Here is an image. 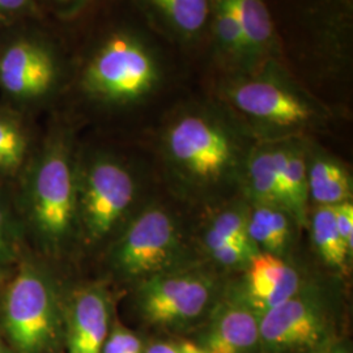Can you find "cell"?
Masks as SVG:
<instances>
[{"label": "cell", "instance_id": "obj_1", "mask_svg": "<svg viewBox=\"0 0 353 353\" xmlns=\"http://www.w3.org/2000/svg\"><path fill=\"white\" fill-rule=\"evenodd\" d=\"M1 325L16 353H52L64 326L57 285L39 265H23L7 284L1 301Z\"/></svg>", "mask_w": 353, "mask_h": 353}, {"label": "cell", "instance_id": "obj_2", "mask_svg": "<svg viewBox=\"0 0 353 353\" xmlns=\"http://www.w3.org/2000/svg\"><path fill=\"white\" fill-rule=\"evenodd\" d=\"M164 145L181 179L202 189L224 183L242 163L240 140L211 114L179 115L168 127Z\"/></svg>", "mask_w": 353, "mask_h": 353}, {"label": "cell", "instance_id": "obj_3", "mask_svg": "<svg viewBox=\"0 0 353 353\" xmlns=\"http://www.w3.org/2000/svg\"><path fill=\"white\" fill-rule=\"evenodd\" d=\"M76 176L67 147L59 141L46 148L28 176V223L49 254L62 252L77 228Z\"/></svg>", "mask_w": 353, "mask_h": 353}, {"label": "cell", "instance_id": "obj_4", "mask_svg": "<svg viewBox=\"0 0 353 353\" xmlns=\"http://www.w3.org/2000/svg\"><path fill=\"white\" fill-rule=\"evenodd\" d=\"M336 334V316L327 292L303 285L290 300L259 319L262 353H322Z\"/></svg>", "mask_w": 353, "mask_h": 353}, {"label": "cell", "instance_id": "obj_5", "mask_svg": "<svg viewBox=\"0 0 353 353\" xmlns=\"http://www.w3.org/2000/svg\"><path fill=\"white\" fill-rule=\"evenodd\" d=\"M219 299L216 278L198 268H170L141 281L137 292L140 316L159 327L194 325L210 314Z\"/></svg>", "mask_w": 353, "mask_h": 353}, {"label": "cell", "instance_id": "obj_6", "mask_svg": "<svg viewBox=\"0 0 353 353\" xmlns=\"http://www.w3.org/2000/svg\"><path fill=\"white\" fill-rule=\"evenodd\" d=\"M135 181L125 165L97 157L76 176V219L85 240L96 243L113 233L135 199Z\"/></svg>", "mask_w": 353, "mask_h": 353}, {"label": "cell", "instance_id": "obj_7", "mask_svg": "<svg viewBox=\"0 0 353 353\" xmlns=\"http://www.w3.org/2000/svg\"><path fill=\"white\" fill-rule=\"evenodd\" d=\"M181 237L176 220L161 207L138 214L114 243L109 265L119 278L144 281L176 267Z\"/></svg>", "mask_w": 353, "mask_h": 353}, {"label": "cell", "instance_id": "obj_8", "mask_svg": "<svg viewBox=\"0 0 353 353\" xmlns=\"http://www.w3.org/2000/svg\"><path fill=\"white\" fill-rule=\"evenodd\" d=\"M156 67L134 38L117 34L97 52L87 71L89 89L109 100L139 99L153 87Z\"/></svg>", "mask_w": 353, "mask_h": 353}, {"label": "cell", "instance_id": "obj_9", "mask_svg": "<svg viewBox=\"0 0 353 353\" xmlns=\"http://www.w3.org/2000/svg\"><path fill=\"white\" fill-rule=\"evenodd\" d=\"M227 94L239 113L268 130L293 131L316 118L310 102L272 77L243 79L228 89Z\"/></svg>", "mask_w": 353, "mask_h": 353}, {"label": "cell", "instance_id": "obj_10", "mask_svg": "<svg viewBox=\"0 0 353 353\" xmlns=\"http://www.w3.org/2000/svg\"><path fill=\"white\" fill-rule=\"evenodd\" d=\"M259 319L242 288L233 290L214 303L195 344L207 353H254L259 350Z\"/></svg>", "mask_w": 353, "mask_h": 353}, {"label": "cell", "instance_id": "obj_11", "mask_svg": "<svg viewBox=\"0 0 353 353\" xmlns=\"http://www.w3.org/2000/svg\"><path fill=\"white\" fill-rule=\"evenodd\" d=\"M110 327V300L106 290L93 285L76 292L64 312L68 353H102Z\"/></svg>", "mask_w": 353, "mask_h": 353}, {"label": "cell", "instance_id": "obj_12", "mask_svg": "<svg viewBox=\"0 0 353 353\" xmlns=\"http://www.w3.org/2000/svg\"><path fill=\"white\" fill-rule=\"evenodd\" d=\"M246 268L242 290L261 316L290 300L305 285L300 272L275 254L256 252Z\"/></svg>", "mask_w": 353, "mask_h": 353}, {"label": "cell", "instance_id": "obj_13", "mask_svg": "<svg viewBox=\"0 0 353 353\" xmlns=\"http://www.w3.org/2000/svg\"><path fill=\"white\" fill-rule=\"evenodd\" d=\"M55 68L50 55L34 43L19 42L0 62V83L17 97H37L50 88Z\"/></svg>", "mask_w": 353, "mask_h": 353}, {"label": "cell", "instance_id": "obj_14", "mask_svg": "<svg viewBox=\"0 0 353 353\" xmlns=\"http://www.w3.org/2000/svg\"><path fill=\"white\" fill-rule=\"evenodd\" d=\"M274 151L285 210L294 221L305 223L309 201L306 151L296 141L274 143Z\"/></svg>", "mask_w": 353, "mask_h": 353}, {"label": "cell", "instance_id": "obj_15", "mask_svg": "<svg viewBox=\"0 0 353 353\" xmlns=\"http://www.w3.org/2000/svg\"><path fill=\"white\" fill-rule=\"evenodd\" d=\"M245 181L254 205H271L285 210L279 186L274 143L258 145L248 156L245 163Z\"/></svg>", "mask_w": 353, "mask_h": 353}, {"label": "cell", "instance_id": "obj_16", "mask_svg": "<svg viewBox=\"0 0 353 353\" xmlns=\"http://www.w3.org/2000/svg\"><path fill=\"white\" fill-rule=\"evenodd\" d=\"M309 198L318 205L334 207L352 199V181L347 169L334 159L316 154L307 165Z\"/></svg>", "mask_w": 353, "mask_h": 353}, {"label": "cell", "instance_id": "obj_17", "mask_svg": "<svg viewBox=\"0 0 353 353\" xmlns=\"http://www.w3.org/2000/svg\"><path fill=\"white\" fill-rule=\"evenodd\" d=\"M312 239L322 261L331 268L344 270L351 254L336 228L334 207L318 205L312 217Z\"/></svg>", "mask_w": 353, "mask_h": 353}, {"label": "cell", "instance_id": "obj_18", "mask_svg": "<svg viewBox=\"0 0 353 353\" xmlns=\"http://www.w3.org/2000/svg\"><path fill=\"white\" fill-rule=\"evenodd\" d=\"M161 19L183 36H194L205 26L210 14L208 0H150Z\"/></svg>", "mask_w": 353, "mask_h": 353}, {"label": "cell", "instance_id": "obj_19", "mask_svg": "<svg viewBox=\"0 0 353 353\" xmlns=\"http://www.w3.org/2000/svg\"><path fill=\"white\" fill-rule=\"evenodd\" d=\"M246 38L249 55L271 45L274 26L263 0H232Z\"/></svg>", "mask_w": 353, "mask_h": 353}, {"label": "cell", "instance_id": "obj_20", "mask_svg": "<svg viewBox=\"0 0 353 353\" xmlns=\"http://www.w3.org/2000/svg\"><path fill=\"white\" fill-rule=\"evenodd\" d=\"M214 32L223 51L233 57L249 55L246 38L232 0H214Z\"/></svg>", "mask_w": 353, "mask_h": 353}, {"label": "cell", "instance_id": "obj_21", "mask_svg": "<svg viewBox=\"0 0 353 353\" xmlns=\"http://www.w3.org/2000/svg\"><path fill=\"white\" fill-rule=\"evenodd\" d=\"M249 216L250 211L242 207H232L216 214L204 234L207 250H212L228 241H246L249 237Z\"/></svg>", "mask_w": 353, "mask_h": 353}, {"label": "cell", "instance_id": "obj_22", "mask_svg": "<svg viewBox=\"0 0 353 353\" xmlns=\"http://www.w3.org/2000/svg\"><path fill=\"white\" fill-rule=\"evenodd\" d=\"M26 139L13 121L0 117V172L14 173L26 159Z\"/></svg>", "mask_w": 353, "mask_h": 353}, {"label": "cell", "instance_id": "obj_23", "mask_svg": "<svg viewBox=\"0 0 353 353\" xmlns=\"http://www.w3.org/2000/svg\"><path fill=\"white\" fill-rule=\"evenodd\" d=\"M250 217L258 221L278 245L280 252H284L292 237V216L285 210L271 205H254Z\"/></svg>", "mask_w": 353, "mask_h": 353}, {"label": "cell", "instance_id": "obj_24", "mask_svg": "<svg viewBox=\"0 0 353 353\" xmlns=\"http://www.w3.org/2000/svg\"><path fill=\"white\" fill-rule=\"evenodd\" d=\"M19 258V240L12 217L0 201V275L7 272Z\"/></svg>", "mask_w": 353, "mask_h": 353}, {"label": "cell", "instance_id": "obj_25", "mask_svg": "<svg viewBox=\"0 0 353 353\" xmlns=\"http://www.w3.org/2000/svg\"><path fill=\"white\" fill-rule=\"evenodd\" d=\"M208 252L220 265L230 267V268H237L243 265L248 267L250 259L256 252H259V250L252 242L228 241Z\"/></svg>", "mask_w": 353, "mask_h": 353}, {"label": "cell", "instance_id": "obj_26", "mask_svg": "<svg viewBox=\"0 0 353 353\" xmlns=\"http://www.w3.org/2000/svg\"><path fill=\"white\" fill-rule=\"evenodd\" d=\"M334 214L336 228L341 234L348 252L352 255L353 252V205L352 202H344L334 205Z\"/></svg>", "mask_w": 353, "mask_h": 353}, {"label": "cell", "instance_id": "obj_27", "mask_svg": "<svg viewBox=\"0 0 353 353\" xmlns=\"http://www.w3.org/2000/svg\"><path fill=\"white\" fill-rule=\"evenodd\" d=\"M144 353H182V351H181V347H176L174 344L159 341L152 344L151 347H148Z\"/></svg>", "mask_w": 353, "mask_h": 353}, {"label": "cell", "instance_id": "obj_28", "mask_svg": "<svg viewBox=\"0 0 353 353\" xmlns=\"http://www.w3.org/2000/svg\"><path fill=\"white\" fill-rule=\"evenodd\" d=\"M26 3V0H0V11H16Z\"/></svg>", "mask_w": 353, "mask_h": 353}, {"label": "cell", "instance_id": "obj_29", "mask_svg": "<svg viewBox=\"0 0 353 353\" xmlns=\"http://www.w3.org/2000/svg\"><path fill=\"white\" fill-rule=\"evenodd\" d=\"M179 347H181L182 353H207L204 352L198 344H195V343H192V341H185V343H182Z\"/></svg>", "mask_w": 353, "mask_h": 353}, {"label": "cell", "instance_id": "obj_30", "mask_svg": "<svg viewBox=\"0 0 353 353\" xmlns=\"http://www.w3.org/2000/svg\"><path fill=\"white\" fill-rule=\"evenodd\" d=\"M322 353H348V350L341 348V347H335V348H328L327 351Z\"/></svg>", "mask_w": 353, "mask_h": 353}, {"label": "cell", "instance_id": "obj_31", "mask_svg": "<svg viewBox=\"0 0 353 353\" xmlns=\"http://www.w3.org/2000/svg\"><path fill=\"white\" fill-rule=\"evenodd\" d=\"M0 353H4L3 352V348H1V345H0Z\"/></svg>", "mask_w": 353, "mask_h": 353}]
</instances>
